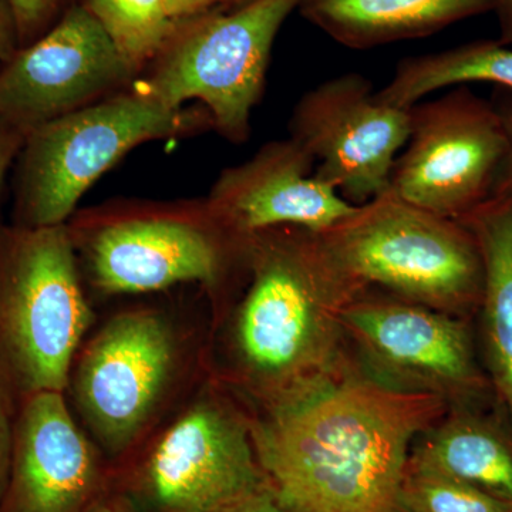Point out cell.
<instances>
[{
	"instance_id": "cell-20",
	"label": "cell",
	"mask_w": 512,
	"mask_h": 512,
	"mask_svg": "<svg viewBox=\"0 0 512 512\" xmlns=\"http://www.w3.org/2000/svg\"><path fill=\"white\" fill-rule=\"evenodd\" d=\"M137 73L163 52L177 32L164 0H82Z\"/></svg>"
},
{
	"instance_id": "cell-12",
	"label": "cell",
	"mask_w": 512,
	"mask_h": 512,
	"mask_svg": "<svg viewBox=\"0 0 512 512\" xmlns=\"http://www.w3.org/2000/svg\"><path fill=\"white\" fill-rule=\"evenodd\" d=\"M174 362L173 333L154 313L117 316L87 346L74 390L110 450H123L136 439L170 382Z\"/></svg>"
},
{
	"instance_id": "cell-22",
	"label": "cell",
	"mask_w": 512,
	"mask_h": 512,
	"mask_svg": "<svg viewBox=\"0 0 512 512\" xmlns=\"http://www.w3.org/2000/svg\"><path fill=\"white\" fill-rule=\"evenodd\" d=\"M18 26L20 40L46 30L69 8V0H6Z\"/></svg>"
},
{
	"instance_id": "cell-1",
	"label": "cell",
	"mask_w": 512,
	"mask_h": 512,
	"mask_svg": "<svg viewBox=\"0 0 512 512\" xmlns=\"http://www.w3.org/2000/svg\"><path fill=\"white\" fill-rule=\"evenodd\" d=\"M448 406L436 394L339 377L271 404L252 441L269 484L292 512H403L412 444Z\"/></svg>"
},
{
	"instance_id": "cell-15",
	"label": "cell",
	"mask_w": 512,
	"mask_h": 512,
	"mask_svg": "<svg viewBox=\"0 0 512 512\" xmlns=\"http://www.w3.org/2000/svg\"><path fill=\"white\" fill-rule=\"evenodd\" d=\"M220 234L225 232L211 217L207 224L143 217L104 225L89 248L94 281L109 293L161 291L183 282L212 284L222 268Z\"/></svg>"
},
{
	"instance_id": "cell-10",
	"label": "cell",
	"mask_w": 512,
	"mask_h": 512,
	"mask_svg": "<svg viewBox=\"0 0 512 512\" xmlns=\"http://www.w3.org/2000/svg\"><path fill=\"white\" fill-rule=\"evenodd\" d=\"M82 2L0 67V123L22 136L121 92L137 76Z\"/></svg>"
},
{
	"instance_id": "cell-2",
	"label": "cell",
	"mask_w": 512,
	"mask_h": 512,
	"mask_svg": "<svg viewBox=\"0 0 512 512\" xmlns=\"http://www.w3.org/2000/svg\"><path fill=\"white\" fill-rule=\"evenodd\" d=\"M242 247L252 281L239 306L235 342L248 376L271 404L339 379L342 312L363 289L308 229H268Z\"/></svg>"
},
{
	"instance_id": "cell-11",
	"label": "cell",
	"mask_w": 512,
	"mask_h": 512,
	"mask_svg": "<svg viewBox=\"0 0 512 512\" xmlns=\"http://www.w3.org/2000/svg\"><path fill=\"white\" fill-rule=\"evenodd\" d=\"M266 483L252 433L212 402L175 421L141 473V493L153 512H217Z\"/></svg>"
},
{
	"instance_id": "cell-8",
	"label": "cell",
	"mask_w": 512,
	"mask_h": 512,
	"mask_svg": "<svg viewBox=\"0 0 512 512\" xmlns=\"http://www.w3.org/2000/svg\"><path fill=\"white\" fill-rule=\"evenodd\" d=\"M289 133L315 161V178L362 205L389 190L409 138L410 111L380 100L362 74L346 73L303 94Z\"/></svg>"
},
{
	"instance_id": "cell-7",
	"label": "cell",
	"mask_w": 512,
	"mask_h": 512,
	"mask_svg": "<svg viewBox=\"0 0 512 512\" xmlns=\"http://www.w3.org/2000/svg\"><path fill=\"white\" fill-rule=\"evenodd\" d=\"M409 111L410 134L394 163L389 191L451 220L497 194L508 137L493 101L458 86Z\"/></svg>"
},
{
	"instance_id": "cell-21",
	"label": "cell",
	"mask_w": 512,
	"mask_h": 512,
	"mask_svg": "<svg viewBox=\"0 0 512 512\" xmlns=\"http://www.w3.org/2000/svg\"><path fill=\"white\" fill-rule=\"evenodd\" d=\"M400 507L403 512H512V505L473 485L412 466L409 461L400 488Z\"/></svg>"
},
{
	"instance_id": "cell-19",
	"label": "cell",
	"mask_w": 512,
	"mask_h": 512,
	"mask_svg": "<svg viewBox=\"0 0 512 512\" xmlns=\"http://www.w3.org/2000/svg\"><path fill=\"white\" fill-rule=\"evenodd\" d=\"M471 83L494 84L512 93V47L501 42H474L443 52L403 59L377 97L410 109L430 94Z\"/></svg>"
},
{
	"instance_id": "cell-26",
	"label": "cell",
	"mask_w": 512,
	"mask_h": 512,
	"mask_svg": "<svg viewBox=\"0 0 512 512\" xmlns=\"http://www.w3.org/2000/svg\"><path fill=\"white\" fill-rule=\"evenodd\" d=\"M491 101H493L501 119H503L508 137L507 163H505L503 183H501L500 190L512 192V93L507 92V90L495 89L494 99Z\"/></svg>"
},
{
	"instance_id": "cell-27",
	"label": "cell",
	"mask_w": 512,
	"mask_h": 512,
	"mask_svg": "<svg viewBox=\"0 0 512 512\" xmlns=\"http://www.w3.org/2000/svg\"><path fill=\"white\" fill-rule=\"evenodd\" d=\"M19 40V30L12 9L6 0H0V67L16 52V43Z\"/></svg>"
},
{
	"instance_id": "cell-16",
	"label": "cell",
	"mask_w": 512,
	"mask_h": 512,
	"mask_svg": "<svg viewBox=\"0 0 512 512\" xmlns=\"http://www.w3.org/2000/svg\"><path fill=\"white\" fill-rule=\"evenodd\" d=\"M500 0H303V18L350 49L434 35L497 10Z\"/></svg>"
},
{
	"instance_id": "cell-6",
	"label": "cell",
	"mask_w": 512,
	"mask_h": 512,
	"mask_svg": "<svg viewBox=\"0 0 512 512\" xmlns=\"http://www.w3.org/2000/svg\"><path fill=\"white\" fill-rule=\"evenodd\" d=\"M303 0H249L178 26L138 87L174 109L197 101L235 144L251 136L279 30Z\"/></svg>"
},
{
	"instance_id": "cell-5",
	"label": "cell",
	"mask_w": 512,
	"mask_h": 512,
	"mask_svg": "<svg viewBox=\"0 0 512 512\" xmlns=\"http://www.w3.org/2000/svg\"><path fill=\"white\" fill-rule=\"evenodd\" d=\"M210 127L200 104L174 109L137 86L35 128L23 141L26 227L63 225L101 175L141 144Z\"/></svg>"
},
{
	"instance_id": "cell-14",
	"label": "cell",
	"mask_w": 512,
	"mask_h": 512,
	"mask_svg": "<svg viewBox=\"0 0 512 512\" xmlns=\"http://www.w3.org/2000/svg\"><path fill=\"white\" fill-rule=\"evenodd\" d=\"M100 483L99 461L63 393L23 397L0 512H84L96 503Z\"/></svg>"
},
{
	"instance_id": "cell-30",
	"label": "cell",
	"mask_w": 512,
	"mask_h": 512,
	"mask_svg": "<svg viewBox=\"0 0 512 512\" xmlns=\"http://www.w3.org/2000/svg\"><path fill=\"white\" fill-rule=\"evenodd\" d=\"M84 512H127L124 511L123 507L114 503H101V501H96L92 505V507L87 508Z\"/></svg>"
},
{
	"instance_id": "cell-31",
	"label": "cell",
	"mask_w": 512,
	"mask_h": 512,
	"mask_svg": "<svg viewBox=\"0 0 512 512\" xmlns=\"http://www.w3.org/2000/svg\"><path fill=\"white\" fill-rule=\"evenodd\" d=\"M248 2H249V0H229L228 9L238 8V6L245 5V3H248Z\"/></svg>"
},
{
	"instance_id": "cell-18",
	"label": "cell",
	"mask_w": 512,
	"mask_h": 512,
	"mask_svg": "<svg viewBox=\"0 0 512 512\" xmlns=\"http://www.w3.org/2000/svg\"><path fill=\"white\" fill-rule=\"evenodd\" d=\"M480 248L484 288L480 311L490 383L512 419V192L500 190L460 218Z\"/></svg>"
},
{
	"instance_id": "cell-9",
	"label": "cell",
	"mask_w": 512,
	"mask_h": 512,
	"mask_svg": "<svg viewBox=\"0 0 512 512\" xmlns=\"http://www.w3.org/2000/svg\"><path fill=\"white\" fill-rule=\"evenodd\" d=\"M342 325L386 386L436 394L453 407L480 402L491 387L460 316L363 291L343 309Z\"/></svg>"
},
{
	"instance_id": "cell-29",
	"label": "cell",
	"mask_w": 512,
	"mask_h": 512,
	"mask_svg": "<svg viewBox=\"0 0 512 512\" xmlns=\"http://www.w3.org/2000/svg\"><path fill=\"white\" fill-rule=\"evenodd\" d=\"M501 23V43L512 47V0H500L498 3Z\"/></svg>"
},
{
	"instance_id": "cell-23",
	"label": "cell",
	"mask_w": 512,
	"mask_h": 512,
	"mask_svg": "<svg viewBox=\"0 0 512 512\" xmlns=\"http://www.w3.org/2000/svg\"><path fill=\"white\" fill-rule=\"evenodd\" d=\"M217 512H292L285 507V504L279 500L278 494L275 493L272 485L266 483L262 485L258 490L252 491L245 495V497L239 498L227 505V507L221 508Z\"/></svg>"
},
{
	"instance_id": "cell-13",
	"label": "cell",
	"mask_w": 512,
	"mask_h": 512,
	"mask_svg": "<svg viewBox=\"0 0 512 512\" xmlns=\"http://www.w3.org/2000/svg\"><path fill=\"white\" fill-rule=\"evenodd\" d=\"M315 161L292 138L265 144L215 181L205 210L225 235L242 242L268 229L326 231L357 205L313 175Z\"/></svg>"
},
{
	"instance_id": "cell-17",
	"label": "cell",
	"mask_w": 512,
	"mask_h": 512,
	"mask_svg": "<svg viewBox=\"0 0 512 512\" xmlns=\"http://www.w3.org/2000/svg\"><path fill=\"white\" fill-rule=\"evenodd\" d=\"M409 464L436 471L512 505V434L474 404L456 406L424 431Z\"/></svg>"
},
{
	"instance_id": "cell-25",
	"label": "cell",
	"mask_w": 512,
	"mask_h": 512,
	"mask_svg": "<svg viewBox=\"0 0 512 512\" xmlns=\"http://www.w3.org/2000/svg\"><path fill=\"white\" fill-rule=\"evenodd\" d=\"M164 5L174 22L183 25L214 10L228 9L229 0H164Z\"/></svg>"
},
{
	"instance_id": "cell-4",
	"label": "cell",
	"mask_w": 512,
	"mask_h": 512,
	"mask_svg": "<svg viewBox=\"0 0 512 512\" xmlns=\"http://www.w3.org/2000/svg\"><path fill=\"white\" fill-rule=\"evenodd\" d=\"M92 322L66 224L25 227L0 254V380L20 397L63 392Z\"/></svg>"
},
{
	"instance_id": "cell-28",
	"label": "cell",
	"mask_w": 512,
	"mask_h": 512,
	"mask_svg": "<svg viewBox=\"0 0 512 512\" xmlns=\"http://www.w3.org/2000/svg\"><path fill=\"white\" fill-rule=\"evenodd\" d=\"M25 136L0 123V187L5 180L10 161L15 157L16 151L22 146Z\"/></svg>"
},
{
	"instance_id": "cell-3",
	"label": "cell",
	"mask_w": 512,
	"mask_h": 512,
	"mask_svg": "<svg viewBox=\"0 0 512 512\" xmlns=\"http://www.w3.org/2000/svg\"><path fill=\"white\" fill-rule=\"evenodd\" d=\"M319 241L359 288L466 318L480 309V248L458 220L403 201L387 190L326 231Z\"/></svg>"
},
{
	"instance_id": "cell-24",
	"label": "cell",
	"mask_w": 512,
	"mask_h": 512,
	"mask_svg": "<svg viewBox=\"0 0 512 512\" xmlns=\"http://www.w3.org/2000/svg\"><path fill=\"white\" fill-rule=\"evenodd\" d=\"M8 392L0 380V501L8 487L12 463L13 424L9 420Z\"/></svg>"
}]
</instances>
